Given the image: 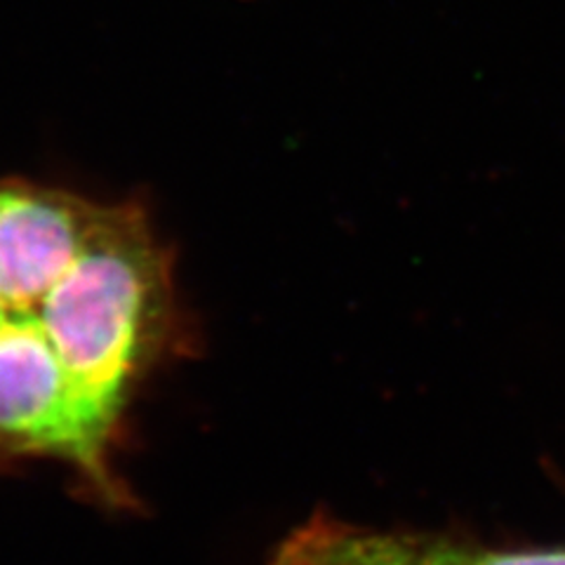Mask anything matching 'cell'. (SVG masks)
<instances>
[{
	"instance_id": "obj_1",
	"label": "cell",
	"mask_w": 565,
	"mask_h": 565,
	"mask_svg": "<svg viewBox=\"0 0 565 565\" xmlns=\"http://www.w3.org/2000/svg\"><path fill=\"white\" fill-rule=\"evenodd\" d=\"M172 311V255L145 203L0 177V452L111 490L118 419Z\"/></svg>"
},
{
	"instance_id": "obj_2",
	"label": "cell",
	"mask_w": 565,
	"mask_h": 565,
	"mask_svg": "<svg viewBox=\"0 0 565 565\" xmlns=\"http://www.w3.org/2000/svg\"><path fill=\"white\" fill-rule=\"evenodd\" d=\"M271 565H565V552L473 550L316 516L282 540Z\"/></svg>"
}]
</instances>
